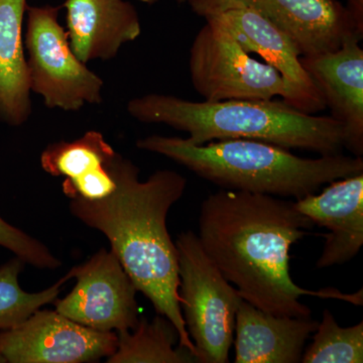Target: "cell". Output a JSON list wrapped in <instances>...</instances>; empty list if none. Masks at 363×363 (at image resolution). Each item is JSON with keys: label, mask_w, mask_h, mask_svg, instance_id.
Returning <instances> with one entry per match:
<instances>
[{"label": "cell", "mask_w": 363, "mask_h": 363, "mask_svg": "<svg viewBox=\"0 0 363 363\" xmlns=\"http://www.w3.org/2000/svg\"><path fill=\"white\" fill-rule=\"evenodd\" d=\"M313 226L292 201L222 189L202 203L198 238L208 257L238 289L241 298L262 311L311 317V309L301 303L303 296L362 306V289L351 295L336 289L310 291L293 281L291 247Z\"/></svg>", "instance_id": "1"}, {"label": "cell", "mask_w": 363, "mask_h": 363, "mask_svg": "<svg viewBox=\"0 0 363 363\" xmlns=\"http://www.w3.org/2000/svg\"><path fill=\"white\" fill-rule=\"evenodd\" d=\"M111 168L114 192L93 201L71 199L72 214L106 236L138 292L176 327L179 346L195 355L180 306L178 250L167 227L169 209L184 195L187 180L172 169H160L140 181V169L117 152Z\"/></svg>", "instance_id": "2"}, {"label": "cell", "mask_w": 363, "mask_h": 363, "mask_svg": "<svg viewBox=\"0 0 363 363\" xmlns=\"http://www.w3.org/2000/svg\"><path fill=\"white\" fill-rule=\"evenodd\" d=\"M143 123L166 124L187 133L195 145L247 138L324 155L340 154L346 147L343 124L330 116H315L284 100L190 101L173 95L135 97L126 106Z\"/></svg>", "instance_id": "3"}, {"label": "cell", "mask_w": 363, "mask_h": 363, "mask_svg": "<svg viewBox=\"0 0 363 363\" xmlns=\"http://www.w3.org/2000/svg\"><path fill=\"white\" fill-rule=\"evenodd\" d=\"M136 147L169 157L222 189L296 200L331 182L363 173L362 157L340 152L307 159L247 138L195 145L187 138L150 135L138 140Z\"/></svg>", "instance_id": "4"}, {"label": "cell", "mask_w": 363, "mask_h": 363, "mask_svg": "<svg viewBox=\"0 0 363 363\" xmlns=\"http://www.w3.org/2000/svg\"><path fill=\"white\" fill-rule=\"evenodd\" d=\"M205 20L189 55L191 81L204 101L281 97L298 111L313 114L305 98L278 70L252 58L218 21Z\"/></svg>", "instance_id": "5"}, {"label": "cell", "mask_w": 363, "mask_h": 363, "mask_svg": "<svg viewBox=\"0 0 363 363\" xmlns=\"http://www.w3.org/2000/svg\"><path fill=\"white\" fill-rule=\"evenodd\" d=\"M176 247L182 314L197 362H228L236 312L243 298L208 257L197 234L181 233Z\"/></svg>", "instance_id": "6"}, {"label": "cell", "mask_w": 363, "mask_h": 363, "mask_svg": "<svg viewBox=\"0 0 363 363\" xmlns=\"http://www.w3.org/2000/svg\"><path fill=\"white\" fill-rule=\"evenodd\" d=\"M59 11L51 6L26 9L23 43L30 87L48 108L77 111L104 101V82L72 50Z\"/></svg>", "instance_id": "7"}, {"label": "cell", "mask_w": 363, "mask_h": 363, "mask_svg": "<svg viewBox=\"0 0 363 363\" xmlns=\"http://www.w3.org/2000/svg\"><path fill=\"white\" fill-rule=\"evenodd\" d=\"M67 274L76 279V285L65 298L55 300L57 312L93 330L135 328L140 321L138 291L111 250L102 248Z\"/></svg>", "instance_id": "8"}, {"label": "cell", "mask_w": 363, "mask_h": 363, "mask_svg": "<svg viewBox=\"0 0 363 363\" xmlns=\"http://www.w3.org/2000/svg\"><path fill=\"white\" fill-rule=\"evenodd\" d=\"M189 4L203 18L228 6L252 9L285 33L301 57L336 51L347 38L363 37L338 0H191Z\"/></svg>", "instance_id": "9"}, {"label": "cell", "mask_w": 363, "mask_h": 363, "mask_svg": "<svg viewBox=\"0 0 363 363\" xmlns=\"http://www.w3.org/2000/svg\"><path fill=\"white\" fill-rule=\"evenodd\" d=\"M116 347V332L93 330L56 310H38L18 326L0 331L6 363L94 362L111 357Z\"/></svg>", "instance_id": "10"}, {"label": "cell", "mask_w": 363, "mask_h": 363, "mask_svg": "<svg viewBox=\"0 0 363 363\" xmlns=\"http://www.w3.org/2000/svg\"><path fill=\"white\" fill-rule=\"evenodd\" d=\"M357 35L347 38L338 50L301 57V64L323 97L330 116L342 123L345 149L363 155V50Z\"/></svg>", "instance_id": "11"}, {"label": "cell", "mask_w": 363, "mask_h": 363, "mask_svg": "<svg viewBox=\"0 0 363 363\" xmlns=\"http://www.w3.org/2000/svg\"><path fill=\"white\" fill-rule=\"evenodd\" d=\"M294 207L328 229L318 269L343 264L363 245V173L331 182L320 194L296 200Z\"/></svg>", "instance_id": "12"}, {"label": "cell", "mask_w": 363, "mask_h": 363, "mask_svg": "<svg viewBox=\"0 0 363 363\" xmlns=\"http://www.w3.org/2000/svg\"><path fill=\"white\" fill-rule=\"evenodd\" d=\"M66 32L83 63L116 58L142 33L135 7L125 0H66Z\"/></svg>", "instance_id": "13"}, {"label": "cell", "mask_w": 363, "mask_h": 363, "mask_svg": "<svg viewBox=\"0 0 363 363\" xmlns=\"http://www.w3.org/2000/svg\"><path fill=\"white\" fill-rule=\"evenodd\" d=\"M206 18H214L223 26L248 54L259 55L278 70L305 98L313 114L326 108L323 97L301 64L297 48L264 16L247 6H233L208 14Z\"/></svg>", "instance_id": "14"}, {"label": "cell", "mask_w": 363, "mask_h": 363, "mask_svg": "<svg viewBox=\"0 0 363 363\" xmlns=\"http://www.w3.org/2000/svg\"><path fill=\"white\" fill-rule=\"evenodd\" d=\"M319 322L311 317L279 316L242 300L236 312L235 363H298Z\"/></svg>", "instance_id": "15"}, {"label": "cell", "mask_w": 363, "mask_h": 363, "mask_svg": "<svg viewBox=\"0 0 363 363\" xmlns=\"http://www.w3.org/2000/svg\"><path fill=\"white\" fill-rule=\"evenodd\" d=\"M26 0H0V121L21 126L32 114L23 23Z\"/></svg>", "instance_id": "16"}, {"label": "cell", "mask_w": 363, "mask_h": 363, "mask_svg": "<svg viewBox=\"0 0 363 363\" xmlns=\"http://www.w3.org/2000/svg\"><path fill=\"white\" fill-rule=\"evenodd\" d=\"M116 352L108 363H193L195 355L186 348L175 347L179 333L162 315L152 321L143 318L133 330L116 332Z\"/></svg>", "instance_id": "17"}, {"label": "cell", "mask_w": 363, "mask_h": 363, "mask_svg": "<svg viewBox=\"0 0 363 363\" xmlns=\"http://www.w3.org/2000/svg\"><path fill=\"white\" fill-rule=\"evenodd\" d=\"M116 152L99 131L89 130L73 142L52 143L40 155L45 173L68 180L106 166Z\"/></svg>", "instance_id": "18"}, {"label": "cell", "mask_w": 363, "mask_h": 363, "mask_svg": "<svg viewBox=\"0 0 363 363\" xmlns=\"http://www.w3.org/2000/svg\"><path fill=\"white\" fill-rule=\"evenodd\" d=\"M23 264L25 262L16 257L0 267V331L18 326L43 306L54 303L70 279L66 274L42 292H25L18 281Z\"/></svg>", "instance_id": "19"}, {"label": "cell", "mask_w": 363, "mask_h": 363, "mask_svg": "<svg viewBox=\"0 0 363 363\" xmlns=\"http://www.w3.org/2000/svg\"><path fill=\"white\" fill-rule=\"evenodd\" d=\"M303 363L363 362V322L341 327L328 309L318 324L313 342L303 353Z\"/></svg>", "instance_id": "20"}, {"label": "cell", "mask_w": 363, "mask_h": 363, "mask_svg": "<svg viewBox=\"0 0 363 363\" xmlns=\"http://www.w3.org/2000/svg\"><path fill=\"white\" fill-rule=\"evenodd\" d=\"M0 247L20 257L25 264L42 269H56L61 262L44 243L28 235L25 231L11 225L0 216Z\"/></svg>", "instance_id": "21"}, {"label": "cell", "mask_w": 363, "mask_h": 363, "mask_svg": "<svg viewBox=\"0 0 363 363\" xmlns=\"http://www.w3.org/2000/svg\"><path fill=\"white\" fill-rule=\"evenodd\" d=\"M111 161L106 166L78 178L71 180L65 179L63 191L67 197L70 199L80 198L93 201L104 199L112 194L116 188V180L111 171Z\"/></svg>", "instance_id": "22"}, {"label": "cell", "mask_w": 363, "mask_h": 363, "mask_svg": "<svg viewBox=\"0 0 363 363\" xmlns=\"http://www.w3.org/2000/svg\"><path fill=\"white\" fill-rule=\"evenodd\" d=\"M346 9L357 23L358 30L363 33V0H347Z\"/></svg>", "instance_id": "23"}, {"label": "cell", "mask_w": 363, "mask_h": 363, "mask_svg": "<svg viewBox=\"0 0 363 363\" xmlns=\"http://www.w3.org/2000/svg\"><path fill=\"white\" fill-rule=\"evenodd\" d=\"M140 1L143 2V4H154L159 1V0H140Z\"/></svg>", "instance_id": "24"}, {"label": "cell", "mask_w": 363, "mask_h": 363, "mask_svg": "<svg viewBox=\"0 0 363 363\" xmlns=\"http://www.w3.org/2000/svg\"><path fill=\"white\" fill-rule=\"evenodd\" d=\"M0 363H6V358L4 357L1 352H0Z\"/></svg>", "instance_id": "25"}, {"label": "cell", "mask_w": 363, "mask_h": 363, "mask_svg": "<svg viewBox=\"0 0 363 363\" xmlns=\"http://www.w3.org/2000/svg\"><path fill=\"white\" fill-rule=\"evenodd\" d=\"M177 1H178L179 4H185V2H188L189 4V2L191 1V0H177Z\"/></svg>", "instance_id": "26"}]
</instances>
